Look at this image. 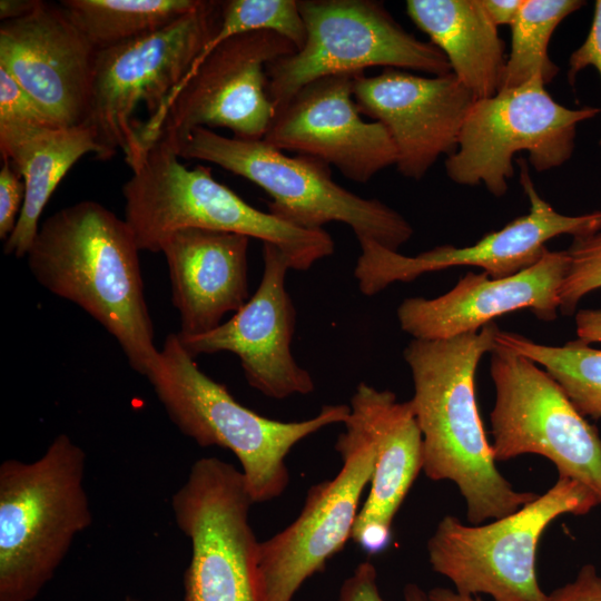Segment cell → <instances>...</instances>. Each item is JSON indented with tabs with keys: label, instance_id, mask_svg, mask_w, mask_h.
<instances>
[{
	"label": "cell",
	"instance_id": "cell-20",
	"mask_svg": "<svg viewBox=\"0 0 601 601\" xmlns=\"http://www.w3.org/2000/svg\"><path fill=\"white\" fill-rule=\"evenodd\" d=\"M568 266L566 250L546 249L535 264L508 277L467 273L439 297L405 298L396 312L400 327L415 339L434 341L476 332L520 309H529L541 321H554Z\"/></svg>",
	"mask_w": 601,
	"mask_h": 601
},
{
	"label": "cell",
	"instance_id": "cell-14",
	"mask_svg": "<svg viewBox=\"0 0 601 601\" xmlns=\"http://www.w3.org/2000/svg\"><path fill=\"white\" fill-rule=\"evenodd\" d=\"M335 449L342 467L312 486L299 515L259 542V568L268 601H293L306 580L322 572L352 536L363 491L371 482L376 444L362 412L349 405Z\"/></svg>",
	"mask_w": 601,
	"mask_h": 601
},
{
	"label": "cell",
	"instance_id": "cell-8",
	"mask_svg": "<svg viewBox=\"0 0 601 601\" xmlns=\"http://www.w3.org/2000/svg\"><path fill=\"white\" fill-rule=\"evenodd\" d=\"M296 47L272 31L231 37L200 51L162 110L137 127L134 160L161 139L174 148L196 128H227L233 137L264 139L276 115L267 67Z\"/></svg>",
	"mask_w": 601,
	"mask_h": 601
},
{
	"label": "cell",
	"instance_id": "cell-11",
	"mask_svg": "<svg viewBox=\"0 0 601 601\" xmlns=\"http://www.w3.org/2000/svg\"><path fill=\"white\" fill-rule=\"evenodd\" d=\"M303 46L267 67L268 95L276 110L317 79L361 75L372 67L404 68L442 76L451 72L443 52L408 33L373 0L298 1Z\"/></svg>",
	"mask_w": 601,
	"mask_h": 601
},
{
	"label": "cell",
	"instance_id": "cell-9",
	"mask_svg": "<svg viewBox=\"0 0 601 601\" xmlns=\"http://www.w3.org/2000/svg\"><path fill=\"white\" fill-rule=\"evenodd\" d=\"M220 1H203L168 26L97 51L85 126L95 135L99 160L120 149L128 161L136 148L134 117L140 106L155 118L214 35Z\"/></svg>",
	"mask_w": 601,
	"mask_h": 601
},
{
	"label": "cell",
	"instance_id": "cell-39",
	"mask_svg": "<svg viewBox=\"0 0 601 601\" xmlns=\"http://www.w3.org/2000/svg\"><path fill=\"white\" fill-rule=\"evenodd\" d=\"M404 601H428L427 593H425L417 584L408 583L405 585Z\"/></svg>",
	"mask_w": 601,
	"mask_h": 601
},
{
	"label": "cell",
	"instance_id": "cell-1",
	"mask_svg": "<svg viewBox=\"0 0 601 601\" xmlns=\"http://www.w3.org/2000/svg\"><path fill=\"white\" fill-rule=\"evenodd\" d=\"M494 322L446 339L413 338L403 352L413 378L410 400L423 439V472L453 482L466 520L481 524L509 515L538 494L516 491L499 472L475 398V372L496 347Z\"/></svg>",
	"mask_w": 601,
	"mask_h": 601
},
{
	"label": "cell",
	"instance_id": "cell-26",
	"mask_svg": "<svg viewBox=\"0 0 601 601\" xmlns=\"http://www.w3.org/2000/svg\"><path fill=\"white\" fill-rule=\"evenodd\" d=\"M495 341L541 366L583 416L601 418V349L580 339L545 345L501 329Z\"/></svg>",
	"mask_w": 601,
	"mask_h": 601
},
{
	"label": "cell",
	"instance_id": "cell-4",
	"mask_svg": "<svg viewBox=\"0 0 601 601\" xmlns=\"http://www.w3.org/2000/svg\"><path fill=\"white\" fill-rule=\"evenodd\" d=\"M122 186L125 220L140 250L159 253L160 243L185 228L236 233L279 248L290 269L307 270L334 253L324 229H307L262 211L217 181L207 166L187 168L176 149L157 140Z\"/></svg>",
	"mask_w": 601,
	"mask_h": 601
},
{
	"label": "cell",
	"instance_id": "cell-21",
	"mask_svg": "<svg viewBox=\"0 0 601 601\" xmlns=\"http://www.w3.org/2000/svg\"><path fill=\"white\" fill-rule=\"evenodd\" d=\"M249 237L204 228H185L159 245L168 265L171 300L179 313L180 338L208 333L250 298Z\"/></svg>",
	"mask_w": 601,
	"mask_h": 601
},
{
	"label": "cell",
	"instance_id": "cell-7",
	"mask_svg": "<svg viewBox=\"0 0 601 601\" xmlns=\"http://www.w3.org/2000/svg\"><path fill=\"white\" fill-rule=\"evenodd\" d=\"M599 505L581 483L559 477L542 495L487 524L454 515L437 523L426 549L432 570L465 595L493 601H545L536 575V548L545 529L564 514L585 515Z\"/></svg>",
	"mask_w": 601,
	"mask_h": 601
},
{
	"label": "cell",
	"instance_id": "cell-33",
	"mask_svg": "<svg viewBox=\"0 0 601 601\" xmlns=\"http://www.w3.org/2000/svg\"><path fill=\"white\" fill-rule=\"evenodd\" d=\"M545 601H601V575L592 564H584L575 578L546 594Z\"/></svg>",
	"mask_w": 601,
	"mask_h": 601
},
{
	"label": "cell",
	"instance_id": "cell-6",
	"mask_svg": "<svg viewBox=\"0 0 601 601\" xmlns=\"http://www.w3.org/2000/svg\"><path fill=\"white\" fill-rule=\"evenodd\" d=\"M175 149L179 158L215 164L256 184L272 197L268 213L295 226L322 229L331 221L344 223L357 240L395 252L413 235L398 211L339 186L317 158L288 156L264 139L225 137L208 128L191 130Z\"/></svg>",
	"mask_w": 601,
	"mask_h": 601
},
{
	"label": "cell",
	"instance_id": "cell-24",
	"mask_svg": "<svg viewBox=\"0 0 601 601\" xmlns=\"http://www.w3.org/2000/svg\"><path fill=\"white\" fill-rule=\"evenodd\" d=\"M0 151L24 183L18 223L3 244L6 255L21 258L27 256L38 234L41 214L57 186L85 155L96 157L99 147L91 129L80 125L41 128Z\"/></svg>",
	"mask_w": 601,
	"mask_h": 601
},
{
	"label": "cell",
	"instance_id": "cell-27",
	"mask_svg": "<svg viewBox=\"0 0 601 601\" xmlns=\"http://www.w3.org/2000/svg\"><path fill=\"white\" fill-rule=\"evenodd\" d=\"M584 3L581 0H523L511 26V51L501 89L521 86L534 77H540L545 85L553 80L559 67L548 53L550 39L561 21Z\"/></svg>",
	"mask_w": 601,
	"mask_h": 601
},
{
	"label": "cell",
	"instance_id": "cell-30",
	"mask_svg": "<svg viewBox=\"0 0 601 601\" xmlns=\"http://www.w3.org/2000/svg\"><path fill=\"white\" fill-rule=\"evenodd\" d=\"M47 127L61 126L4 69L0 68V142Z\"/></svg>",
	"mask_w": 601,
	"mask_h": 601
},
{
	"label": "cell",
	"instance_id": "cell-2",
	"mask_svg": "<svg viewBox=\"0 0 601 601\" xmlns=\"http://www.w3.org/2000/svg\"><path fill=\"white\" fill-rule=\"evenodd\" d=\"M139 247L125 219L82 200L47 218L27 253L28 267L50 293L78 305L146 374L157 356L144 294Z\"/></svg>",
	"mask_w": 601,
	"mask_h": 601
},
{
	"label": "cell",
	"instance_id": "cell-29",
	"mask_svg": "<svg viewBox=\"0 0 601 601\" xmlns=\"http://www.w3.org/2000/svg\"><path fill=\"white\" fill-rule=\"evenodd\" d=\"M566 253L569 266L559 300L560 312L571 315L584 296L601 288V229L574 237Z\"/></svg>",
	"mask_w": 601,
	"mask_h": 601
},
{
	"label": "cell",
	"instance_id": "cell-10",
	"mask_svg": "<svg viewBox=\"0 0 601 601\" xmlns=\"http://www.w3.org/2000/svg\"><path fill=\"white\" fill-rule=\"evenodd\" d=\"M253 501L240 471L201 457L171 497L191 556L184 601H268L259 568V541L249 522Z\"/></svg>",
	"mask_w": 601,
	"mask_h": 601
},
{
	"label": "cell",
	"instance_id": "cell-12",
	"mask_svg": "<svg viewBox=\"0 0 601 601\" xmlns=\"http://www.w3.org/2000/svg\"><path fill=\"white\" fill-rule=\"evenodd\" d=\"M599 112L558 104L540 77L501 89L470 108L456 149L445 159L446 175L459 185L482 184L501 197L514 174L515 152L526 150L536 171L560 167L572 156L578 125Z\"/></svg>",
	"mask_w": 601,
	"mask_h": 601
},
{
	"label": "cell",
	"instance_id": "cell-16",
	"mask_svg": "<svg viewBox=\"0 0 601 601\" xmlns=\"http://www.w3.org/2000/svg\"><path fill=\"white\" fill-rule=\"evenodd\" d=\"M356 76L324 77L303 87L277 109L264 140L335 166L358 184L395 165L397 151L387 129L364 120L355 102Z\"/></svg>",
	"mask_w": 601,
	"mask_h": 601
},
{
	"label": "cell",
	"instance_id": "cell-5",
	"mask_svg": "<svg viewBox=\"0 0 601 601\" xmlns=\"http://www.w3.org/2000/svg\"><path fill=\"white\" fill-rule=\"evenodd\" d=\"M86 453L57 435L35 461L0 465V601H32L92 522Z\"/></svg>",
	"mask_w": 601,
	"mask_h": 601
},
{
	"label": "cell",
	"instance_id": "cell-13",
	"mask_svg": "<svg viewBox=\"0 0 601 601\" xmlns=\"http://www.w3.org/2000/svg\"><path fill=\"white\" fill-rule=\"evenodd\" d=\"M491 412L496 462L523 454L550 460L559 477L589 489L601 504V436L538 364L504 346L491 352Z\"/></svg>",
	"mask_w": 601,
	"mask_h": 601
},
{
	"label": "cell",
	"instance_id": "cell-23",
	"mask_svg": "<svg viewBox=\"0 0 601 601\" xmlns=\"http://www.w3.org/2000/svg\"><path fill=\"white\" fill-rule=\"evenodd\" d=\"M406 13L446 57L451 72L476 99L496 95L505 45L480 0H407Z\"/></svg>",
	"mask_w": 601,
	"mask_h": 601
},
{
	"label": "cell",
	"instance_id": "cell-17",
	"mask_svg": "<svg viewBox=\"0 0 601 601\" xmlns=\"http://www.w3.org/2000/svg\"><path fill=\"white\" fill-rule=\"evenodd\" d=\"M263 260L257 290L231 318L203 335L178 337L194 358L220 352L237 355L248 384L267 397L309 394L314 381L290 348L296 313L285 287L289 262L268 243L263 244Z\"/></svg>",
	"mask_w": 601,
	"mask_h": 601
},
{
	"label": "cell",
	"instance_id": "cell-15",
	"mask_svg": "<svg viewBox=\"0 0 601 601\" xmlns=\"http://www.w3.org/2000/svg\"><path fill=\"white\" fill-rule=\"evenodd\" d=\"M518 164L520 183L530 201L526 215L473 245H441L415 256L402 255L373 240H358L361 254L354 277L361 293L373 296L395 282L408 283L423 274L456 266L481 267L492 278L508 277L535 264L546 252L548 240L563 234L574 238L601 229V209L578 216L558 213L538 194L525 160L520 158Z\"/></svg>",
	"mask_w": 601,
	"mask_h": 601
},
{
	"label": "cell",
	"instance_id": "cell-28",
	"mask_svg": "<svg viewBox=\"0 0 601 601\" xmlns=\"http://www.w3.org/2000/svg\"><path fill=\"white\" fill-rule=\"evenodd\" d=\"M253 31H272L288 39L299 49L306 30L295 0H227L220 1L217 28L201 51L235 36Z\"/></svg>",
	"mask_w": 601,
	"mask_h": 601
},
{
	"label": "cell",
	"instance_id": "cell-19",
	"mask_svg": "<svg viewBox=\"0 0 601 601\" xmlns=\"http://www.w3.org/2000/svg\"><path fill=\"white\" fill-rule=\"evenodd\" d=\"M96 53L59 3L0 24V68L61 127L86 121Z\"/></svg>",
	"mask_w": 601,
	"mask_h": 601
},
{
	"label": "cell",
	"instance_id": "cell-22",
	"mask_svg": "<svg viewBox=\"0 0 601 601\" xmlns=\"http://www.w3.org/2000/svg\"><path fill=\"white\" fill-rule=\"evenodd\" d=\"M366 418L376 444L368 495L357 514L351 540L375 554L387 548L393 519L423 470V439L411 401L361 382L352 398Z\"/></svg>",
	"mask_w": 601,
	"mask_h": 601
},
{
	"label": "cell",
	"instance_id": "cell-18",
	"mask_svg": "<svg viewBox=\"0 0 601 601\" xmlns=\"http://www.w3.org/2000/svg\"><path fill=\"white\" fill-rule=\"evenodd\" d=\"M354 99L362 115L384 125L397 151V170L415 180L455 151L476 100L452 72L422 77L392 68L373 77L357 75Z\"/></svg>",
	"mask_w": 601,
	"mask_h": 601
},
{
	"label": "cell",
	"instance_id": "cell-40",
	"mask_svg": "<svg viewBox=\"0 0 601 601\" xmlns=\"http://www.w3.org/2000/svg\"><path fill=\"white\" fill-rule=\"evenodd\" d=\"M122 601H140V600H137V599L131 598V597H127Z\"/></svg>",
	"mask_w": 601,
	"mask_h": 601
},
{
	"label": "cell",
	"instance_id": "cell-25",
	"mask_svg": "<svg viewBox=\"0 0 601 601\" xmlns=\"http://www.w3.org/2000/svg\"><path fill=\"white\" fill-rule=\"evenodd\" d=\"M203 0H61L59 4L96 51L168 26Z\"/></svg>",
	"mask_w": 601,
	"mask_h": 601
},
{
	"label": "cell",
	"instance_id": "cell-35",
	"mask_svg": "<svg viewBox=\"0 0 601 601\" xmlns=\"http://www.w3.org/2000/svg\"><path fill=\"white\" fill-rule=\"evenodd\" d=\"M578 339L587 343H601V308L580 309L575 314Z\"/></svg>",
	"mask_w": 601,
	"mask_h": 601
},
{
	"label": "cell",
	"instance_id": "cell-36",
	"mask_svg": "<svg viewBox=\"0 0 601 601\" xmlns=\"http://www.w3.org/2000/svg\"><path fill=\"white\" fill-rule=\"evenodd\" d=\"M480 2L490 20L499 27L512 26L523 0H480Z\"/></svg>",
	"mask_w": 601,
	"mask_h": 601
},
{
	"label": "cell",
	"instance_id": "cell-32",
	"mask_svg": "<svg viewBox=\"0 0 601 601\" xmlns=\"http://www.w3.org/2000/svg\"><path fill=\"white\" fill-rule=\"evenodd\" d=\"M590 66L599 72L601 78V0L595 1L591 28L585 40L569 58L568 80L570 85L574 86L578 72Z\"/></svg>",
	"mask_w": 601,
	"mask_h": 601
},
{
	"label": "cell",
	"instance_id": "cell-34",
	"mask_svg": "<svg viewBox=\"0 0 601 601\" xmlns=\"http://www.w3.org/2000/svg\"><path fill=\"white\" fill-rule=\"evenodd\" d=\"M376 578L374 564L370 561L361 562L344 580L337 601H384Z\"/></svg>",
	"mask_w": 601,
	"mask_h": 601
},
{
	"label": "cell",
	"instance_id": "cell-3",
	"mask_svg": "<svg viewBox=\"0 0 601 601\" xmlns=\"http://www.w3.org/2000/svg\"><path fill=\"white\" fill-rule=\"evenodd\" d=\"M177 334H169L145 376L170 421L199 446L229 450L242 466L255 503L282 495L289 482L286 456L305 437L344 423L349 405H324L299 422L265 417L238 403L229 391L200 371Z\"/></svg>",
	"mask_w": 601,
	"mask_h": 601
},
{
	"label": "cell",
	"instance_id": "cell-31",
	"mask_svg": "<svg viewBox=\"0 0 601 601\" xmlns=\"http://www.w3.org/2000/svg\"><path fill=\"white\" fill-rule=\"evenodd\" d=\"M24 183L11 162L3 159L0 170V238L13 231L24 201Z\"/></svg>",
	"mask_w": 601,
	"mask_h": 601
},
{
	"label": "cell",
	"instance_id": "cell-37",
	"mask_svg": "<svg viewBox=\"0 0 601 601\" xmlns=\"http://www.w3.org/2000/svg\"><path fill=\"white\" fill-rule=\"evenodd\" d=\"M41 0H1L0 20L8 21L22 18L31 13Z\"/></svg>",
	"mask_w": 601,
	"mask_h": 601
},
{
	"label": "cell",
	"instance_id": "cell-38",
	"mask_svg": "<svg viewBox=\"0 0 601 601\" xmlns=\"http://www.w3.org/2000/svg\"><path fill=\"white\" fill-rule=\"evenodd\" d=\"M428 601H483L480 595H465L447 588H433L427 593Z\"/></svg>",
	"mask_w": 601,
	"mask_h": 601
}]
</instances>
